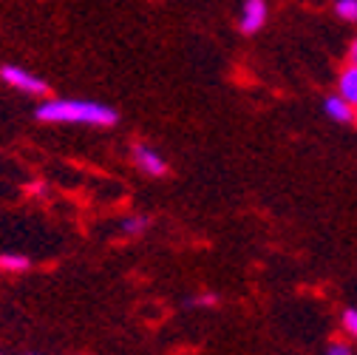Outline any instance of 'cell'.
Returning a JSON list of instances; mask_svg holds the SVG:
<instances>
[{
    "mask_svg": "<svg viewBox=\"0 0 357 355\" xmlns=\"http://www.w3.org/2000/svg\"><path fill=\"white\" fill-rule=\"evenodd\" d=\"M335 15L340 20L357 23V0H335Z\"/></svg>",
    "mask_w": 357,
    "mask_h": 355,
    "instance_id": "cell-9",
    "label": "cell"
},
{
    "mask_svg": "<svg viewBox=\"0 0 357 355\" xmlns=\"http://www.w3.org/2000/svg\"><path fill=\"white\" fill-rule=\"evenodd\" d=\"M34 114L40 122H71V125H97V128H111L119 119L114 108L94 100H46L37 106Z\"/></svg>",
    "mask_w": 357,
    "mask_h": 355,
    "instance_id": "cell-1",
    "label": "cell"
},
{
    "mask_svg": "<svg viewBox=\"0 0 357 355\" xmlns=\"http://www.w3.org/2000/svg\"><path fill=\"white\" fill-rule=\"evenodd\" d=\"M343 327H346V333H349L351 338H357V310H354V307L343 313Z\"/></svg>",
    "mask_w": 357,
    "mask_h": 355,
    "instance_id": "cell-10",
    "label": "cell"
},
{
    "mask_svg": "<svg viewBox=\"0 0 357 355\" xmlns=\"http://www.w3.org/2000/svg\"><path fill=\"white\" fill-rule=\"evenodd\" d=\"M122 233L125 236H139V233H145L148 228H151V219L148 216H142V213H137V216H128V219H122Z\"/></svg>",
    "mask_w": 357,
    "mask_h": 355,
    "instance_id": "cell-7",
    "label": "cell"
},
{
    "mask_svg": "<svg viewBox=\"0 0 357 355\" xmlns=\"http://www.w3.org/2000/svg\"><path fill=\"white\" fill-rule=\"evenodd\" d=\"M349 57H351V63L357 66V40L351 43V49H349Z\"/></svg>",
    "mask_w": 357,
    "mask_h": 355,
    "instance_id": "cell-13",
    "label": "cell"
},
{
    "mask_svg": "<svg viewBox=\"0 0 357 355\" xmlns=\"http://www.w3.org/2000/svg\"><path fill=\"white\" fill-rule=\"evenodd\" d=\"M264 23H266V0H244L238 29L244 34H255V31H261Z\"/></svg>",
    "mask_w": 357,
    "mask_h": 355,
    "instance_id": "cell-4",
    "label": "cell"
},
{
    "mask_svg": "<svg viewBox=\"0 0 357 355\" xmlns=\"http://www.w3.org/2000/svg\"><path fill=\"white\" fill-rule=\"evenodd\" d=\"M324 111H326V117L335 119V122H351V119H354V106L346 103L340 94H329V97L324 100Z\"/></svg>",
    "mask_w": 357,
    "mask_h": 355,
    "instance_id": "cell-5",
    "label": "cell"
},
{
    "mask_svg": "<svg viewBox=\"0 0 357 355\" xmlns=\"http://www.w3.org/2000/svg\"><path fill=\"white\" fill-rule=\"evenodd\" d=\"M0 270H6V273H23V270H29V259L26 256H15V253H6V256H0Z\"/></svg>",
    "mask_w": 357,
    "mask_h": 355,
    "instance_id": "cell-8",
    "label": "cell"
},
{
    "mask_svg": "<svg viewBox=\"0 0 357 355\" xmlns=\"http://www.w3.org/2000/svg\"><path fill=\"white\" fill-rule=\"evenodd\" d=\"M337 94L357 108V66L354 63H349L340 71V77H337Z\"/></svg>",
    "mask_w": 357,
    "mask_h": 355,
    "instance_id": "cell-6",
    "label": "cell"
},
{
    "mask_svg": "<svg viewBox=\"0 0 357 355\" xmlns=\"http://www.w3.org/2000/svg\"><path fill=\"white\" fill-rule=\"evenodd\" d=\"M133 162H137V168H139L142 173H148V176H165V173H167L165 157H162L156 148L145 145V143L133 145Z\"/></svg>",
    "mask_w": 357,
    "mask_h": 355,
    "instance_id": "cell-3",
    "label": "cell"
},
{
    "mask_svg": "<svg viewBox=\"0 0 357 355\" xmlns=\"http://www.w3.org/2000/svg\"><path fill=\"white\" fill-rule=\"evenodd\" d=\"M0 80H3L6 85H12V88H17V92H23V94H34V97L49 94V85L43 82L37 74H31L20 66H3L0 68Z\"/></svg>",
    "mask_w": 357,
    "mask_h": 355,
    "instance_id": "cell-2",
    "label": "cell"
},
{
    "mask_svg": "<svg viewBox=\"0 0 357 355\" xmlns=\"http://www.w3.org/2000/svg\"><path fill=\"white\" fill-rule=\"evenodd\" d=\"M326 355H354V349L349 344H340V341H332L326 347Z\"/></svg>",
    "mask_w": 357,
    "mask_h": 355,
    "instance_id": "cell-11",
    "label": "cell"
},
{
    "mask_svg": "<svg viewBox=\"0 0 357 355\" xmlns=\"http://www.w3.org/2000/svg\"><path fill=\"white\" fill-rule=\"evenodd\" d=\"M190 304H196V307H215V304H218V298H215L213 293H204V296H196Z\"/></svg>",
    "mask_w": 357,
    "mask_h": 355,
    "instance_id": "cell-12",
    "label": "cell"
}]
</instances>
